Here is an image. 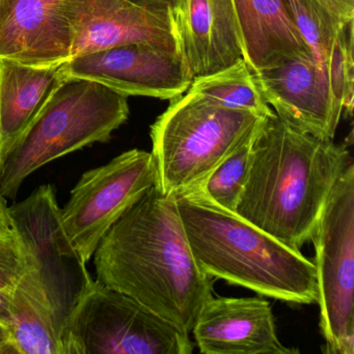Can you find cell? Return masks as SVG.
Returning a JSON list of instances; mask_svg holds the SVG:
<instances>
[{
	"mask_svg": "<svg viewBox=\"0 0 354 354\" xmlns=\"http://www.w3.org/2000/svg\"><path fill=\"white\" fill-rule=\"evenodd\" d=\"M93 257L97 281L188 335L213 296L212 277L194 259L175 196L163 194L158 184L111 227Z\"/></svg>",
	"mask_w": 354,
	"mask_h": 354,
	"instance_id": "6da1fadb",
	"label": "cell"
},
{
	"mask_svg": "<svg viewBox=\"0 0 354 354\" xmlns=\"http://www.w3.org/2000/svg\"><path fill=\"white\" fill-rule=\"evenodd\" d=\"M351 163L333 140L301 131L275 113L257 128L235 213L300 250L310 241L333 186Z\"/></svg>",
	"mask_w": 354,
	"mask_h": 354,
	"instance_id": "7a4b0ae2",
	"label": "cell"
},
{
	"mask_svg": "<svg viewBox=\"0 0 354 354\" xmlns=\"http://www.w3.org/2000/svg\"><path fill=\"white\" fill-rule=\"evenodd\" d=\"M175 198L192 254L208 277L289 304L317 302L316 267L300 250L219 206L201 187Z\"/></svg>",
	"mask_w": 354,
	"mask_h": 354,
	"instance_id": "3957f363",
	"label": "cell"
},
{
	"mask_svg": "<svg viewBox=\"0 0 354 354\" xmlns=\"http://www.w3.org/2000/svg\"><path fill=\"white\" fill-rule=\"evenodd\" d=\"M127 97L80 78L62 80L30 129L3 159L0 190L14 200L35 171L96 142H106L129 117Z\"/></svg>",
	"mask_w": 354,
	"mask_h": 354,
	"instance_id": "277c9868",
	"label": "cell"
},
{
	"mask_svg": "<svg viewBox=\"0 0 354 354\" xmlns=\"http://www.w3.org/2000/svg\"><path fill=\"white\" fill-rule=\"evenodd\" d=\"M264 118L223 106L189 88L171 100L150 130L161 192L175 196L202 186L254 136Z\"/></svg>",
	"mask_w": 354,
	"mask_h": 354,
	"instance_id": "5b68a950",
	"label": "cell"
},
{
	"mask_svg": "<svg viewBox=\"0 0 354 354\" xmlns=\"http://www.w3.org/2000/svg\"><path fill=\"white\" fill-rule=\"evenodd\" d=\"M64 354H192L189 335L134 298L94 281L64 327Z\"/></svg>",
	"mask_w": 354,
	"mask_h": 354,
	"instance_id": "8992f818",
	"label": "cell"
},
{
	"mask_svg": "<svg viewBox=\"0 0 354 354\" xmlns=\"http://www.w3.org/2000/svg\"><path fill=\"white\" fill-rule=\"evenodd\" d=\"M320 328L329 354L354 353V165L329 194L312 237Z\"/></svg>",
	"mask_w": 354,
	"mask_h": 354,
	"instance_id": "52a82bcc",
	"label": "cell"
},
{
	"mask_svg": "<svg viewBox=\"0 0 354 354\" xmlns=\"http://www.w3.org/2000/svg\"><path fill=\"white\" fill-rule=\"evenodd\" d=\"M158 184L152 153L126 151L80 177L61 209L64 231L86 264L111 227Z\"/></svg>",
	"mask_w": 354,
	"mask_h": 354,
	"instance_id": "ba28073f",
	"label": "cell"
},
{
	"mask_svg": "<svg viewBox=\"0 0 354 354\" xmlns=\"http://www.w3.org/2000/svg\"><path fill=\"white\" fill-rule=\"evenodd\" d=\"M9 212L63 335L70 315L94 279L64 231L55 188L40 186L28 198L9 207Z\"/></svg>",
	"mask_w": 354,
	"mask_h": 354,
	"instance_id": "9c48e42d",
	"label": "cell"
},
{
	"mask_svg": "<svg viewBox=\"0 0 354 354\" xmlns=\"http://www.w3.org/2000/svg\"><path fill=\"white\" fill-rule=\"evenodd\" d=\"M64 5L71 26V59L134 43L161 47L182 57L175 10L167 3L64 0Z\"/></svg>",
	"mask_w": 354,
	"mask_h": 354,
	"instance_id": "30bf717a",
	"label": "cell"
},
{
	"mask_svg": "<svg viewBox=\"0 0 354 354\" xmlns=\"http://www.w3.org/2000/svg\"><path fill=\"white\" fill-rule=\"evenodd\" d=\"M59 68L64 80H92L127 98L173 100L187 92L192 82L179 53L145 43L80 55Z\"/></svg>",
	"mask_w": 354,
	"mask_h": 354,
	"instance_id": "8fae6325",
	"label": "cell"
},
{
	"mask_svg": "<svg viewBox=\"0 0 354 354\" xmlns=\"http://www.w3.org/2000/svg\"><path fill=\"white\" fill-rule=\"evenodd\" d=\"M252 74L279 119L316 138L333 140L342 115L333 105L326 72L312 53Z\"/></svg>",
	"mask_w": 354,
	"mask_h": 354,
	"instance_id": "7c38bea8",
	"label": "cell"
},
{
	"mask_svg": "<svg viewBox=\"0 0 354 354\" xmlns=\"http://www.w3.org/2000/svg\"><path fill=\"white\" fill-rule=\"evenodd\" d=\"M205 354H292L277 335L272 308L261 297L211 296L192 328Z\"/></svg>",
	"mask_w": 354,
	"mask_h": 354,
	"instance_id": "4fadbf2b",
	"label": "cell"
},
{
	"mask_svg": "<svg viewBox=\"0 0 354 354\" xmlns=\"http://www.w3.org/2000/svg\"><path fill=\"white\" fill-rule=\"evenodd\" d=\"M71 53L64 0H0V61L50 67Z\"/></svg>",
	"mask_w": 354,
	"mask_h": 354,
	"instance_id": "5bb4252c",
	"label": "cell"
},
{
	"mask_svg": "<svg viewBox=\"0 0 354 354\" xmlns=\"http://www.w3.org/2000/svg\"><path fill=\"white\" fill-rule=\"evenodd\" d=\"M176 20L182 59L192 80L243 59L232 0H181Z\"/></svg>",
	"mask_w": 354,
	"mask_h": 354,
	"instance_id": "9a60e30c",
	"label": "cell"
},
{
	"mask_svg": "<svg viewBox=\"0 0 354 354\" xmlns=\"http://www.w3.org/2000/svg\"><path fill=\"white\" fill-rule=\"evenodd\" d=\"M232 3L243 59L252 72L312 53L300 35L286 0H232Z\"/></svg>",
	"mask_w": 354,
	"mask_h": 354,
	"instance_id": "2e32d148",
	"label": "cell"
},
{
	"mask_svg": "<svg viewBox=\"0 0 354 354\" xmlns=\"http://www.w3.org/2000/svg\"><path fill=\"white\" fill-rule=\"evenodd\" d=\"M59 66L32 67L0 61V149L3 162L64 80Z\"/></svg>",
	"mask_w": 354,
	"mask_h": 354,
	"instance_id": "e0dca14e",
	"label": "cell"
},
{
	"mask_svg": "<svg viewBox=\"0 0 354 354\" xmlns=\"http://www.w3.org/2000/svg\"><path fill=\"white\" fill-rule=\"evenodd\" d=\"M8 330L17 354H64L61 330L34 266L12 292Z\"/></svg>",
	"mask_w": 354,
	"mask_h": 354,
	"instance_id": "ac0fdd59",
	"label": "cell"
},
{
	"mask_svg": "<svg viewBox=\"0 0 354 354\" xmlns=\"http://www.w3.org/2000/svg\"><path fill=\"white\" fill-rule=\"evenodd\" d=\"M189 90L230 109L250 111L261 117L275 113L265 101L243 59L221 71L196 78Z\"/></svg>",
	"mask_w": 354,
	"mask_h": 354,
	"instance_id": "d6986e66",
	"label": "cell"
},
{
	"mask_svg": "<svg viewBox=\"0 0 354 354\" xmlns=\"http://www.w3.org/2000/svg\"><path fill=\"white\" fill-rule=\"evenodd\" d=\"M286 3L300 35L325 69L333 41L346 22L335 18L317 0H286Z\"/></svg>",
	"mask_w": 354,
	"mask_h": 354,
	"instance_id": "ffe728a7",
	"label": "cell"
},
{
	"mask_svg": "<svg viewBox=\"0 0 354 354\" xmlns=\"http://www.w3.org/2000/svg\"><path fill=\"white\" fill-rule=\"evenodd\" d=\"M333 105L339 115H352L354 95L353 20L346 22L333 41L326 64Z\"/></svg>",
	"mask_w": 354,
	"mask_h": 354,
	"instance_id": "44dd1931",
	"label": "cell"
},
{
	"mask_svg": "<svg viewBox=\"0 0 354 354\" xmlns=\"http://www.w3.org/2000/svg\"><path fill=\"white\" fill-rule=\"evenodd\" d=\"M252 138L254 136L215 167L200 186L213 202L233 212L245 185Z\"/></svg>",
	"mask_w": 354,
	"mask_h": 354,
	"instance_id": "7402d4cb",
	"label": "cell"
},
{
	"mask_svg": "<svg viewBox=\"0 0 354 354\" xmlns=\"http://www.w3.org/2000/svg\"><path fill=\"white\" fill-rule=\"evenodd\" d=\"M32 268V259L17 232H0V291L13 292Z\"/></svg>",
	"mask_w": 354,
	"mask_h": 354,
	"instance_id": "603a6c76",
	"label": "cell"
},
{
	"mask_svg": "<svg viewBox=\"0 0 354 354\" xmlns=\"http://www.w3.org/2000/svg\"><path fill=\"white\" fill-rule=\"evenodd\" d=\"M343 22L354 20V0H317Z\"/></svg>",
	"mask_w": 354,
	"mask_h": 354,
	"instance_id": "cb8c5ba5",
	"label": "cell"
},
{
	"mask_svg": "<svg viewBox=\"0 0 354 354\" xmlns=\"http://www.w3.org/2000/svg\"><path fill=\"white\" fill-rule=\"evenodd\" d=\"M12 320V292L0 291V323L9 328Z\"/></svg>",
	"mask_w": 354,
	"mask_h": 354,
	"instance_id": "d4e9b609",
	"label": "cell"
},
{
	"mask_svg": "<svg viewBox=\"0 0 354 354\" xmlns=\"http://www.w3.org/2000/svg\"><path fill=\"white\" fill-rule=\"evenodd\" d=\"M3 167V156H1V149H0V173ZM13 230L12 219L10 216L9 207L6 204L5 196L0 190V232H9Z\"/></svg>",
	"mask_w": 354,
	"mask_h": 354,
	"instance_id": "484cf974",
	"label": "cell"
},
{
	"mask_svg": "<svg viewBox=\"0 0 354 354\" xmlns=\"http://www.w3.org/2000/svg\"><path fill=\"white\" fill-rule=\"evenodd\" d=\"M0 354H17L10 337L9 330L0 323Z\"/></svg>",
	"mask_w": 354,
	"mask_h": 354,
	"instance_id": "4316f807",
	"label": "cell"
},
{
	"mask_svg": "<svg viewBox=\"0 0 354 354\" xmlns=\"http://www.w3.org/2000/svg\"><path fill=\"white\" fill-rule=\"evenodd\" d=\"M155 1H160V3H167V5L171 6L174 10H175V13H177L178 9H179L180 3H181V0H155Z\"/></svg>",
	"mask_w": 354,
	"mask_h": 354,
	"instance_id": "83f0119b",
	"label": "cell"
}]
</instances>
